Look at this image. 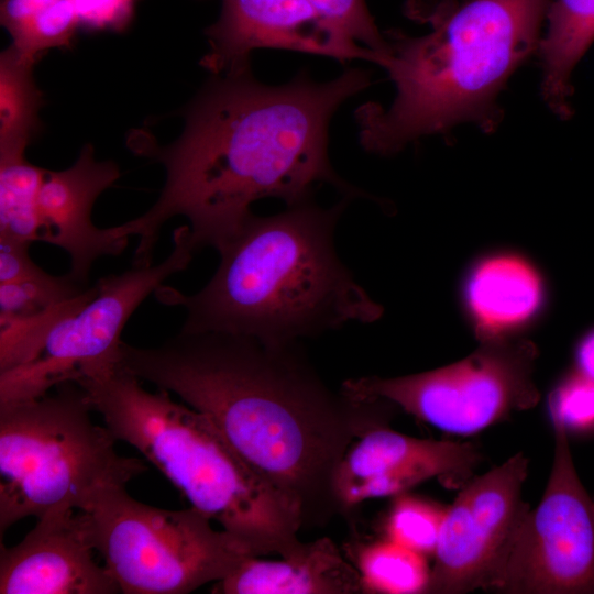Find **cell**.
<instances>
[{
    "mask_svg": "<svg viewBox=\"0 0 594 594\" xmlns=\"http://www.w3.org/2000/svg\"><path fill=\"white\" fill-rule=\"evenodd\" d=\"M370 84L371 72L361 68L324 82L302 72L283 85L260 82L251 69L217 75L189 105L176 141L162 147L136 131L130 146L162 163L166 180L156 202L123 223L139 238L134 265L152 264L160 232L176 216L188 220L195 253L219 251L260 199L292 206L324 184L349 199L367 197L333 169L328 128L339 107Z\"/></svg>",
    "mask_w": 594,
    "mask_h": 594,
    "instance_id": "obj_1",
    "label": "cell"
},
{
    "mask_svg": "<svg viewBox=\"0 0 594 594\" xmlns=\"http://www.w3.org/2000/svg\"><path fill=\"white\" fill-rule=\"evenodd\" d=\"M119 366L206 415L261 477L298 506L302 528L344 515L338 468L348 449L391 414L386 400L333 392L298 342L180 330L153 348L122 342Z\"/></svg>",
    "mask_w": 594,
    "mask_h": 594,
    "instance_id": "obj_2",
    "label": "cell"
},
{
    "mask_svg": "<svg viewBox=\"0 0 594 594\" xmlns=\"http://www.w3.org/2000/svg\"><path fill=\"white\" fill-rule=\"evenodd\" d=\"M349 198L323 208L305 200L274 216L252 213L218 252L219 266L196 294L161 286L183 306L185 332H226L265 343H297L382 315L340 260L334 230Z\"/></svg>",
    "mask_w": 594,
    "mask_h": 594,
    "instance_id": "obj_3",
    "label": "cell"
},
{
    "mask_svg": "<svg viewBox=\"0 0 594 594\" xmlns=\"http://www.w3.org/2000/svg\"><path fill=\"white\" fill-rule=\"evenodd\" d=\"M550 0H468L410 36L385 33L374 64L395 85L388 107L366 102L355 111L361 145L389 156L425 136L461 124L494 132L503 120L501 92L538 53Z\"/></svg>",
    "mask_w": 594,
    "mask_h": 594,
    "instance_id": "obj_4",
    "label": "cell"
},
{
    "mask_svg": "<svg viewBox=\"0 0 594 594\" xmlns=\"http://www.w3.org/2000/svg\"><path fill=\"white\" fill-rule=\"evenodd\" d=\"M116 440L141 452L196 508L255 556H287L302 542L298 506L261 477L217 426L169 392L146 391L118 367L77 382Z\"/></svg>",
    "mask_w": 594,
    "mask_h": 594,
    "instance_id": "obj_5",
    "label": "cell"
},
{
    "mask_svg": "<svg viewBox=\"0 0 594 594\" xmlns=\"http://www.w3.org/2000/svg\"><path fill=\"white\" fill-rule=\"evenodd\" d=\"M75 382L40 398L0 405V532L54 509L89 510L125 487L145 463L119 455L106 426Z\"/></svg>",
    "mask_w": 594,
    "mask_h": 594,
    "instance_id": "obj_6",
    "label": "cell"
},
{
    "mask_svg": "<svg viewBox=\"0 0 594 594\" xmlns=\"http://www.w3.org/2000/svg\"><path fill=\"white\" fill-rule=\"evenodd\" d=\"M80 513L95 551L124 594L190 593L255 556L196 508L153 507L125 487L108 491Z\"/></svg>",
    "mask_w": 594,
    "mask_h": 594,
    "instance_id": "obj_7",
    "label": "cell"
},
{
    "mask_svg": "<svg viewBox=\"0 0 594 594\" xmlns=\"http://www.w3.org/2000/svg\"><path fill=\"white\" fill-rule=\"evenodd\" d=\"M537 355L527 340L485 341L453 364L399 377L350 378L341 389L386 400L446 432L471 435L538 404Z\"/></svg>",
    "mask_w": 594,
    "mask_h": 594,
    "instance_id": "obj_8",
    "label": "cell"
},
{
    "mask_svg": "<svg viewBox=\"0 0 594 594\" xmlns=\"http://www.w3.org/2000/svg\"><path fill=\"white\" fill-rule=\"evenodd\" d=\"M173 243V251L158 264L134 265L100 278L97 294L57 322L34 360L0 372V405L40 398L62 383H77L117 370L121 332L129 318L166 278L184 271L195 255L187 226L175 229Z\"/></svg>",
    "mask_w": 594,
    "mask_h": 594,
    "instance_id": "obj_9",
    "label": "cell"
},
{
    "mask_svg": "<svg viewBox=\"0 0 594 594\" xmlns=\"http://www.w3.org/2000/svg\"><path fill=\"white\" fill-rule=\"evenodd\" d=\"M550 417L554 451L549 481L514 543L502 593L594 594V501L575 471L564 425Z\"/></svg>",
    "mask_w": 594,
    "mask_h": 594,
    "instance_id": "obj_10",
    "label": "cell"
},
{
    "mask_svg": "<svg viewBox=\"0 0 594 594\" xmlns=\"http://www.w3.org/2000/svg\"><path fill=\"white\" fill-rule=\"evenodd\" d=\"M527 473L528 458L519 452L459 493L446 512L424 594L498 592L530 512L521 494Z\"/></svg>",
    "mask_w": 594,
    "mask_h": 594,
    "instance_id": "obj_11",
    "label": "cell"
},
{
    "mask_svg": "<svg viewBox=\"0 0 594 594\" xmlns=\"http://www.w3.org/2000/svg\"><path fill=\"white\" fill-rule=\"evenodd\" d=\"M206 35L209 50L200 64L213 76L251 69V54L258 48L290 50L342 63L354 59L307 0H222L220 16Z\"/></svg>",
    "mask_w": 594,
    "mask_h": 594,
    "instance_id": "obj_12",
    "label": "cell"
},
{
    "mask_svg": "<svg viewBox=\"0 0 594 594\" xmlns=\"http://www.w3.org/2000/svg\"><path fill=\"white\" fill-rule=\"evenodd\" d=\"M94 552L81 513L54 509L37 518L21 542L10 548L1 544L0 593H120Z\"/></svg>",
    "mask_w": 594,
    "mask_h": 594,
    "instance_id": "obj_13",
    "label": "cell"
},
{
    "mask_svg": "<svg viewBox=\"0 0 594 594\" xmlns=\"http://www.w3.org/2000/svg\"><path fill=\"white\" fill-rule=\"evenodd\" d=\"M120 177L112 161H98L95 148L86 144L76 162L63 170H47L38 200V241L66 251L68 273L80 284L87 282L94 262L105 255H119L129 235L122 224L98 228L91 211L99 195Z\"/></svg>",
    "mask_w": 594,
    "mask_h": 594,
    "instance_id": "obj_14",
    "label": "cell"
},
{
    "mask_svg": "<svg viewBox=\"0 0 594 594\" xmlns=\"http://www.w3.org/2000/svg\"><path fill=\"white\" fill-rule=\"evenodd\" d=\"M544 298L535 265L509 252L476 261L462 286L465 314L481 342L509 339L527 327L541 312Z\"/></svg>",
    "mask_w": 594,
    "mask_h": 594,
    "instance_id": "obj_15",
    "label": "cell"
},
{
    "mask_svg": "<svg viewBox=\"0 0 594 594\" xmlns=\"http://www.w3.org/2000/svg\"><path fill=\"white\" fill-rule=\"evenodd\" d=\"M213 594H360V572L330 538L302 542L277 560L246 558Z\"/></svg>",
    "mask_w": 594,
    "mask_h": 594,
    "instance_id": "obj_16",
    "label": "cell"
},
{
    "mask_svg": "<svg viewBox=\"0 0 594 594\" xmlns=\"http://www.w3.org/2000/svg\"><path fill=\"white\" fill-rule=\"evenodd\" d=\"M538 57L540 95L561 120L573 114L572 75L594 43V0H550Z\"/></svg>",
    "mask_w": 594,
    "mask_h": 594,
    "instance_id": "obj_17",
    "label": "cell"
},
{
    "mask_svg": "<svg viewBox=\"0 0 594 594\" xmlns=\"http://www.w3.org/2000/svg\"><path fill=\"white\" fill-rule=\"evenodd\" d=\"M34 64L10 45L0 57V152H24L40 130L42 92L36 87Z\"/></svg>",
    "mask_w": 594,
    "mask_h": 594,
    "instance_id": "obj_18",
    "label": "cell"
},
{
    "mask_svg": "<svg viewBox=\"0 0 594 594\" xmlns=\"http://www.w3.org/2000/svg\"><path fill=\"white\" fill-rule=\"evenodd\" d=\"M46 174L24 152H0V238L38 241L37 200Z\"/></svg>",
    "mask_w": 594,
    "mask_h": 594,
    "instance_id": "obj_19",
    "label": "cell"
},
{
    "mask_svg": "<svg viewBox=\"0 0 594 594\" xmlns=\"http://www.w3.org/2000/svg\"><path fill=\"white\" fill-rule=\"evenodd\" d=\"M355 562L372 594H424L431 570L427 557L386 538L359 547Z\"/></svg>",
    "mask_w": 594,
    "mask_h": 594,
    "instance_id": "obj_20",
    "label": "cell"
},
{
    "mask_svg": "<svg viewBox=\"0 0 594 594\" xmlns=\"http://www.w3.org/2000/svg\"><path fill=\"white\" fill-rule=\"evenodd\" d=\"M98 292L97 284L82 294L37 314L0 318V372L34 360L53 328L78 310Z\"/></svg>",
    "mask_w": 594,
    "mask_h": 594,
    "instance_id": "obj_21",
    "label": "cell"
},
{
    "mask_svg": "<svg viewBox=\"0 0 594 594\" xmlns=\"http://www.w3.org/2000/svg\"><path fill=\"white\" fill-rule=\"evenodd\" d=\"M354 59L373 63L387 47L365 0H307Z\"/></svg>",
    "mask_w": 594,
    "mask_h": 594,
    "instance_id": "obj_22",
    "label": "cell"
},
{
    "mask_svg": "<svg viewBox=\"0 0 594 594\" xmlns=\"http://www.w3.org/2000/svg\"><path fill=\"white\" fill-rule=\"evenodd\" d=\"M447 509L407 494L396 495L385 521V538L425 557L436 552Z\"/></svg>",
    "mask_w": 594,
    "mask_h": 594,
    "instance_id": "obj_23",
    "label": "cell"
},
{
    "mask_svg": "<svg viewBox=\"0 0 594 594\" xmlns=\"http://www.w3.org/2000/svg\"><path fill=\"white\" fill-rule=\"evenodd\" d=\"M87 288L69 274L0 284V318L23 317L79 296Z\"/></svg>",
    "mask_w": 594,
    "mask_h": 594,
    "instance_id": "obj_24",
    "label": "cell"
},
{
    "mask_svg": "<svg viewBox=\"0 0 594 594\" xmlns=\"http://www.w3.org/2000/svg\"><path fill=\"white\" fill-rule=\"evenodd\" d=\"M80 28L72 0H57L37 13L14 38L11 46L35 64L51 48H69Z\"/></svg>",
    "mask_w": 594,
    "mask_h": 594,
    "instance_id": "obj_25",
    "label": "cell"
},
{
    "mask_svg": "<svg viewBox=\"0 0 594 594\" xmlns=\"http://www.w3.org/2000/svg\"><path fill=\"white\" fill-rule=\"evenodd\" d=\"M550 416L562 421L566 431L594 430V381L579 372L564 377L549 394Z\"/></svg>",
    "mask_w": 594,
    "mask_h": 594,
    "instance_id": "obj_26",
    "label": "cell"
},
{
    "mask_svg": "<svg viewBox=\"0 0 594 594\" xmlns=\"http://www.w3.org/2000/svg\"><path fill=\"white\" fill-rule=\"evenodd\" d=\"M80 26L90 31H124L138 0H72Z\"/></svg>",
    "mask_w": 594,
    "mask_h": 594,
    "instance_id": "obj_27",
    "label": "cell"
},
{
    "mask_svg": "<svg viewBox=\"0 0 594 594\" xmlns=\"http://www.w3.org/2000/svg\"><path fill=\"white\" fill-rule=\"evenodd\" d=\"M31 243L0 238V284L44 276L29 254Z\"/></svg>",
    "mask_w": 594,
    "mask_h": 594,
    "instance_id": "obj_28",
    "label": "cell"
},
{
    "mask_svg": "<svg viewBox=\"0 0 594 594\" xmlns=\"http://www.w3.org/2000/svg\"><path fill=\"white\" fill-rule=\"evenodd\" d=\"M57 0H1V24L16 37L41 11Z\"/></svg>",
    "mask_w": 594,
    "mask_h": 594,
    "instance_id": "obj_29",
    "label": "cell"
},
{
    "mask_svg": "<svg viewBox=\"0 0 594 594\" xmlns=\"http://www.w3.org/2000/svg\"><path fill=\"white\" fill-rule=\"evenodd\" d=\"M578 372L594 381V328L586 332L575 348Z\"/></svg>",
    "mask_w": 594,
    "mask_h": 594,
    "instance_id": "obj_30",
    "label": "cell"
},
{
    "mask_svg": "<svg viewBox=\"0 0 594 594\" xmlns=\"http://www.w3.org/2000/svg\"><path fill=\"white\" fill-rule=\"evenodd\" d=\"M437 0H407L406 14L414 21L425 22L436 6Z\"/></svg>",
    "mask_w": 594,
    "mask_h": 594,
    "instance_id": "obj_31",
    "label": "cell"
},
{
    "mask_svg": "<svg viewBox=\"0 0 594 594\" xmlns=\"http://www.w3.org/2000/svg\"><path fill=\"white\" fill-rule=\"evenodd\" d=\"M459 4H460V0H437V3L428 19V22L437 20L448 14L451 10H453Z\"/></svg>",
    "mask_w": 594,
    "mask_h": 594,
    "instance_id": "obj_32",
    "label": "cell"
}]
</instances>
